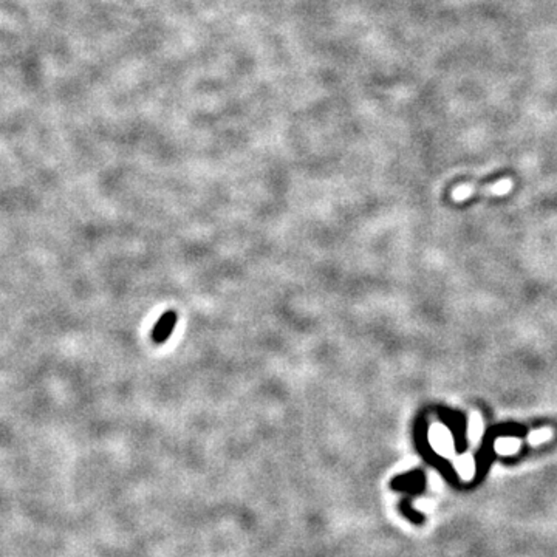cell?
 I'll return each mask as SVG.
<instances>
[{
	"label": "cell",
	"mask_w": 557,
	"mask_h": 557,
	"mask_svg": "<svg viewBox=\"0 0 557 557\" xmlns=\"http://www.w3.org/2000/svg\"><path fill=\"white\" fill-rule=\"evenodd\" d=\"M175 325V315L174 313H166L160 319V322L157 324V327L153 330V339L157 342L165 341V339L169 336V333L174 329Z\"/></svg>",
	"instance_id": "6da1fadb"
},
{
	"label": "cell",
	"mask_w": 557,
	"mask_h": 557,
	"mask_svg": "<svg viewBox=\"0 0 557 557\" xmlns=\"http://www.w3.org/2000/svg\"><path fill=\"white\" fill-rule=\"evenodd\" d=\"M495 449H497L500 454H513L519 449V441L517 440H500L497 446H495Z\"/></svg>",
	"instance_id": "7a4b0ae2"
},
{
	"label": "cell",
	"mask_w": 557,
	"mask_h": 557,
	"mask_svg": "<svg viewBox=\"0 0 557 557\" xmlns=\"http://www.w3.org/2000/svg\"><path fill=\"white\" fill-rule=\"evenodd\" d=\"M458 466H460V469H461V472H463L465 477H469V475H472V472H474V465H472V460H471V458L461 460Z\"/></svg>",
	"instance_id": "3957f363"
},
{
	"label": "cell",
	"mask_w": 557,
	"mask_h": 557,
	"mask_svg": "<svg viewBox=\"0 0 557 557\" xmlns=\"http://www.w3.org/2000/svg\"><path fill=\"white\" fill-rule=\"evenodd\" d=\"M549 437H551V433H549V431H539V432L533 433L531 438H529V441H531V443H534V444H539V443H542V441L548 440Z\"/></svg>",
	"instance_id": "277c9868"
}]
</instances>
